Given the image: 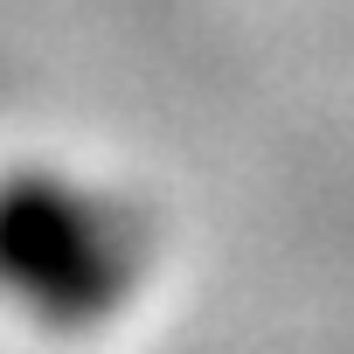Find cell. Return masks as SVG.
Returning <instances> with one entry per match:
<instances>
[{"label": "cell", "mask_w": 354, "mask_h": 354, "mask_svg": "<svg viewBox=\"0 0 354 354\" xmlns=\"http://www.w3.org/2000/svg\"><path fill=\"white\" fill-rule=\"evenodd\" d=\"M160 271L153 216L63 160L0 167V306L42 333L118 326Z\"/></svg>", "instance_id": "6da1fadb"}]
</instances>
